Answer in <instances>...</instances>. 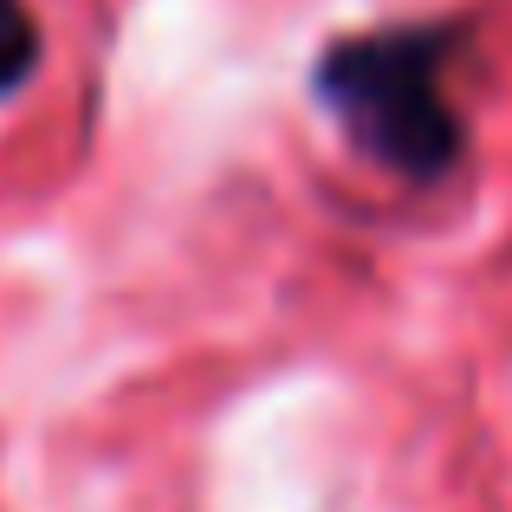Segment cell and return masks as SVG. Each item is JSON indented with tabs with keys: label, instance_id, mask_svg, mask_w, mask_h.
Returning <instances> with one entry per match:
<instances>
[{
	"label": "cell",
	"instance_id": "obj_1",
	"mask_svg": "<svg viewBox=\"0 0 512 512\" xmlns=\"http://www.w3.org/2000/svg\"><path fill=\"white\" fill-rule=\"evenodd\" d=\"M467 59L474 20L461 13L357 26L318 46L312 98L363 169L402 188H448L474 150V117L461 98Z\"/></svg>",
	"mask_w": 512,
	"mask_h": 512
},
{
	"label": "cell",
	"instance_id": "obj_2",
	"mask_svg": "<svg viewBox=\"0 0 512 512\" xmlns=\"http://www.w3.org/2000/svg\"><path fill=\"white\" fill-rule=\"evenodd\" d=\"M39 52H46V33H39L33 7L26 0H0V104L33 85Z\"/></svg>",
	"mask_w": 512,
	"mask_h": 512
}]
</instances>
